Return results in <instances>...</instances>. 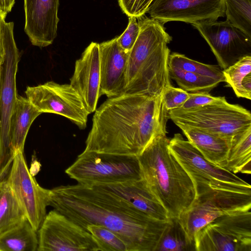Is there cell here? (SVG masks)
<instances>
[{
    "mask_svg": "<svg viewBox=\"0 0 251 251\" xmlns=\"http://www.w3.org/2000/svg\"><path fill=\"white\" fill-rule=\"evenodd\" d=\"M50 190L49 205L86 230L88 225H98L115 233L128 251H155L170 222V218L156 220L88 186L61 185Z\"/></svg>",
    "mask_w": 251,
    "mask_h": 251,
    "instance_id": "6da1fadb",
    "label": "cell"
},
{
    "mask_svg": "<svg viewBox=\"0 0 251 251\" xmlns=\"http://www.w3.org/2000/svg\"><path fill=\"white\" fill-rule=\"evenodd\" d=\"M169 119L162 95L124 94L108 98L95 111L84 152L140 154Z\"/></svg>",
    "mask_w": 251,
    "mask_h": 251,
    "instance_id": "7a4b0ae2",
    "label": "cell"
},
{
    "mask_svg": "<svg viewBox=\"0 0 251 251\" xmlns=\"http://www.w3.org/2000/svg\"><path fill=\"white\" fill-rule=\"evenodd\" d=\"M137 19L140 32L128 54L124 94L160 96L171 85L168 44L172 38L158 21Z\"/></svg>",
    "mask_w": 251,
    "mask_h": 251,
    "instance_id": "3957f363",
    "label": "cell"
},
{
    "mask_svg": "<svg viewBox=\"0 0 251 251\" xmlns=\"http://www.w3.org/2000/svg\"><path fill=\"white\" fill-rule=\"evenodd\" d=\"M166 133L156 135L137 156L143 178L165 208L169 218H178L196 197L194 184L169 149Z\"/></svg>",
    "mask_w": 251,
    "mask_h": 251,
    "instance_id": "277c9868",
    "label": "cell"
},
{
    "mask_svg": "<svg viewBox=\"0 0 251 251\" xmlns=\"http://www.w3.org/2000/svg\"><path fill=\"white\" fill-rule=\"evenodd\" d=\"M14 23H5L2 39L3 59L0 64V181L7 178L15 153L10 138V122L17 95L16 74L20 60L13 34Z\"/></svg>",
    "mask_w": 251,
    "mask_h": 251,
    "instance_id": "5b68a950",
    "label": "cell"
},
{
    "mask_svg": "<svg viewBox=\"0 0 251 251\" xmlns=\"http://www.w3.org/2000/svg\"><path fill=\"white\" fill-rule=\"evenodd\" d=\"M65 172L86 186L144 178L137 155L93 151H83Z\"/></svg>",
    "mask_w": 251,
    "mask_h": 251,
    "instance_id": "8992f818",
    "label": "cell"
},
{
    "mask_svg": "<svg viewBox=\"0 0 251 251\" xmlns=\"http://www.w3.org/2000/svg\"><path fill=\"white\" fill-rule=\"evenodd\" d=\"M169 149L192 179L196 195L210 187L251 192V186L235 174L213 164L179 133L170 140Z\"/></svg>",
    "mask_w": 251,
    "mask_h": 251,
    "instance_id": "52a82bcc",
    "label": "cell"
},
{
    "mask_svg": "<svg viewBox=\"0 0 251 251\" xmlns=\"http://www.w3.org/2000/svg\"><path fill=\"white\" fill-rule=\"evenodd\" d=\"M169 118L178 127L188 126L233 137L251 127L250 111L227 100L189 109L168 111Z\"/></svg>",
    "mask_w": 251,
    "mask_h": 251,
    "instance_id": "ba28073f",
    "label": "cell"
},
{
    "mask_svg": "<svg viewBox=\"0 0 251 251\" xmlns=\"http://www.w3.org/2000/svg\"><path fill=\"white\" fill-rule=\"evenodd\" d=\"M251 208V192L211 186L196 195L178 220L189 239L194 242L196 232L216 218L230 213L250 210Z\"/></svg>",
    "mask_w": 251,
    "mask_h": 251,
    "instance_id": "9c48e42d",
    "label": "cell"
},
{
    "mask_svg": "<svg viewBox=\"0 0 251 251\" xmlns=\"http://www.w3.org/2000/svg\"><path fill=\"white\" fill-rule=\"evenodd\" d=\"M195 251H251V212L219 217L195 235Z\"/></svg>",
    "mask_w": 251,
    "mask_h": 251,
    "instance_id": "30bf717a",
    "label": "cell"
},
{
    "mask_svg": "<svg viewBox=\"0 0 251 251\" xmlns=\"http://www.w3.org/2000/svg\"><path fill=\"white\" fill-rule=\"evenodd\" d=\"M27 100L41 113H50L67 118L80 129L86 128L90 114L82 99L70 84L53 81L36 86H27Z\"/></svg>",
    "mask_w": 251,
    "mask_h": 251,
    "instance_id": "8fae6325",
    "label": "cell"
},
{
    "mask_svg": "<svg viewBox=\"0 0 251 251\" xmlns=\"http://www.w3.org/2000/svg\"><path fill=\"white\" fill-rule=\"evenodd\" d=\"M37 234V251H100L89 232L55 209L46 215Z\"/></svg>",
    "mask_w": 251,
    "mask_h": 251,
    "instance_id": "7c38bea8",
    "label": "cell"
},
{
    "mask_svg": "<svg viewBox=\"0 0 251 251\" xmlns=\"http://www.w3.org/2000/svg\"><path fill=\"white\" fill-rule=\"evenodd\" d=\"M6 179L27 220L37 231L47 215L50 190L38 183L21 151L15 153Z\"/></svg>",
    "mask_w": 251,
    "mask_h": 251,
    "instance_id": "4fadbf2b",
    "label": "cell"
},
{
    "mask_svg": "<svg viewBox=\"0 0 251 251\" xmlns=\"http://www.w3.org/2000/svg\"><path fill=\"white\" fill-rule=\"evenodd\" d=\"M192 25L207 42L223 70L243 57L251 55V37L227 20L204 21Z\"/></svg>",
    "mask_w": 251,
    "mask_h": 251,
    "instance_id": "5bb4252c",
    "label": "cell"
},
{
    "mask_svg": "<svg viewBox=\"0 0 251 251\" xmlns=\"http://www.w3.org/2000/svg\"><path fill=\"white\" fill-rule=\"evenodd\" d=\"M162 24L181 21L191 24L217 21L225 15L224 0H153L147 12Z\"/></svg>",
    "mask_w": 251,
    "mask_h": 251,
    "instance_id": "9a60e30c",
    "label": "cell"
},
{
    "mask_svg": "<svg viewBox=\"0 0 251 251\" xmlns=\"http://www.w3.org/2000/svg\"><path fill=\"white\" fill-rule=\"evenodd\" d=\"M59 0H24V30L32 45H51L57 36Z\"/></svg>",
    "mask_w": 251,
    "mask_h": 251,
    "instance_id": "2e32d148",
    "label": "cell"
},
{
    "mask_svg": "<svg viewBox=\"0 0 251 251\" xmlns=\"http://www.w3.org/2000/svg\"><path fill=\"white\" fill-rule=\"evenodd\" d=\"M123 201L148 216L161 221L169 220L167 211L143 178L139 180L88 186Z\"/></svg>",
    "mask_w": 251,
    "mask_h": 251,
    "instance_id": "e0dca14e",
    "label": "cell"
},
{
    "mask_svg": "<svg viewBox=\"0 0 251 251\" xmlns=\"http://www.w3.org/2000/svg\"><path fill=\"white\" fill-rule=\"evenodd\" d=\"M99 44L91 42L76 60L70 84L81 97L89 113L94 112L100 94Z\"/></svg>",
    "mask_w": 251,
    "mask_h": 251,
    "instance_id": "ac0fdd59",
    "label": "cell"
},
{
    "mask_svg": "<svg viewBox=\"0 0 251 251\" xmlns=\"http://www.w3.org/2000/svg\"><path fill=\"white\" fill-rule=\"evenodd\" d=\"M99 51L100 96L110 98L124 94L129 53L119 46L117 37L99 44Z\"/></svg>",
    "mask_w": 251,
    "mask_h": 251,
    "instance_id": "d6986e66",
    "label": "cell"
},
{
    "mask_svg": "<svg viewBox=\"0 0 251 251\" xmlns=\"http://www.w3.org/2000/svg\"><path fill=\"white\" fill-rule=\"evenodd\" d=\"M188 140L203 157L221 166L226 158L232 137L188 126H178Z\"/></svg>",
    "mask_w": 251,
    "mask_h": 251,
    "instance_id": "ffe728a7",
    "label": "cell"
},
{
    "mask_svg": "<svg viewBox=\"0 0 251 251\" xmlns=\"http://www.w3.org/2000/svg\"><path fill=\"white\" fill-rule=\"evenodd\" d=\"M41 114L26 98L17 95L10 122L11 143L15 154L18 151L24 152L30 127Z\"/></svg>",
    "mask_w": 251,
    "mask_h": 251,
    "instance_id": "44dd1931",
    "label": "cell"
},
{
    "mask_svg": "<svg viewBox=\"0 0 251 251\" xmlns=\"http://www.w3.org/2000/svg\"><path fill=\"white\" fill-rule=\"evenodd\" d=\"M222 167L234 174L251 173V127L234 135Z\"/></svg>",
    "mask_w": 251,
    "mask_h": 251,
    "instance_id": "7402d4cb",
    "label": "cell"
},
{
    "mask_svg": "<svg viewBox=\"0 0 251 251\" xmlns=\"http://www.w3.org/2000/svg\"><path fill=\"white\" fill-rule=\"evenodd\" d=\"M38 246L37 231L27 219L0 234V251H35Z\"/></svg>",
    "mask_w": 251,
    "mask_h": 251,
    "instance_id": "603a6c76",
    "label": "cell"
},
{
    "mask_svg": "<svg viewBox=\"0 0 251 251\" xmlns=\"http://www.w3.org/2000/svg\"><path fill=\"white\" fill-rule=\"evenodd\" d=\"M26 218L7 179L0 181V234Z\"/></svg>",
    "mask_w": 251,
    "mask_h": 251,
    "instance_id": "cb8c5ba5",
    "label": "cell"
},
{
    "mask_svg": "<svg viewBox=\"0 0 251 251\" xmlns=\"http://www.w3.org/2000/svg\"><path fill=\"white\" fill-rule=\"evenodd\" d=\"M226 82L238 98L251 100V55H247L223 70Z\"/></svg>",
    "mask_w": 251,
    "mask_h": 251,
    "instance_id": "d4e9b609",
    "label": "cell"
},
{
    "mask_svg": "<svg viewBox=\"0 0 251 251\" xmlns=\"http://www.w3.org/2000/svg\"><path fill=\"white\" fill-rule=\"evenodd\" d=\"M195 251L194 242L189 239L178 218H170L155 251Z\"/></svg>",
    "mask_w": 251,
    "mask_h": 251,
    "instance_id": "484cf974",
    "label": "cell"
},
{
    "mask_svg": "<svg viewBox=\"0 0 251 251\" xmlns=\"http://www.w3.org/2000/svg\"><path fill=\"white\" fill-rule=\"evenodd\" d=\"M169 75L180 88L189 93L209 92L220 83L214 79L169 66Z\"/></svg>",
    "mask_w": 251,
    "mask_h": 251,
    "instance_id": "4316f807",
    "label": "cell"
},
{
    "mask_svg": "<svg viewBox=\"0 0 251 251\" xmlns=\"http://www.w3.org/2000/svg\"><path fill=\"white\" fill-rule=\"evenodd\" d=\"M169 66L206 76L220 83L226 81L223 70L219 66L199 62L180 53L174 52L170 54Z\"/></svg>",
    "mask_w": 251,
    "mask_h": 251,
    "instance_id": "83f0119b",
    "label": "cell"
},
{
    "mask_svg": "<svg viewBox=\"0 0 251 251\" xmlns=\"http://www.w3.org/2000/svg\"><path fill=\"white\" fill-rule=\"evenodd\" d=\"M224 0L227 20L251 37V0Z\"/></svg>",
    "mask_w": 251,
    "mask_h": 251,
    "instance_id": "f1b7e54d",
    "label": "cell"
},
{
    "mask_svg": "<svg viewBox=\"0 0 251 251\" xmlns=\"http://www.w3.org/2000/svg\"><path fill=\"white\" fill-rule=\"evenodd\" d=\"M96 242L100 251H128L126 243L115 233L98 225L87 227Z\"/></svg>",
    "mask_w": 251,
    "mask_h": 251,
    "instance_id": "f546056e",
    "label": "cell"
},
{
    "mask_svg": "<svg viewBox=\"0 0 251 251\" xmlns=\"http://www.w3.org/2000/svg\"><path fill=\"white\" fill-rule=\"evenodd\" d=\"M189 94L180 88L170 85L162 94L166 109L169 111L179 108L189 98Z\"/></svg>",
    "mask_w": 251,
    "mask_h": 251,
    "instance_id": "4dcf8cb0",
    "label": "cell"
},
{
    "mask_svg": "<svg viewBox=\"0 0 251 251\" xmlns=\"http://www.w3.org/2000/svg\"><path fill=\"white\" fill-rule=\"evenodd\" d=\"M137 19L135 17H129L126 29L120 36L117 37L118 45L127 53H129L139 34L140 26Z\"/></svg>",
    "mask_w": 251,
    "mask_h": 251,
    "instance_id": "1f68e13d",
    "label": "cell"
},
{
    "mask_svg": "<svg viewBox=\"0 0 251 251\" xmlns=\"http://www.w3.org/2000/svg\"><path fill=\"white\" fill-rule=\"evenodd\" d=\"M225 97H214L208 92L190 93L189 97L179 109H189L226 101ZM178 109V108H177Z\"/></svg>",
    "mask_w": 251,
    "mask_h": 251,
    "instance_id": "d6a6232c",
    "label": "cell"
},
{
    "mask_svg": "<svg viewBox=\"0 0 251 251\" xmlns=\"http://www.w3.org/2000/svg\"><path fill=\"white\" fill-rule=\"evenodd\" d=\"M121 9L128 17L144 16L153 0H118Z\"/></svg>",
    "mask_w": 251,
    "mask_h": 251,
    "instance_id": "836d02e7",
    "label": "cell"
},
{
    "mask_svg": "<svg viewBox=\"0 0 251 251\" xmlns=\"http://www.w3.org/2000/svg\"><path fill=\"white\" fill-rule=\"evenodd\" d=\"M7 14L0 10V64L2 62L3 59L2 39L4 25L6 23L5 19Z\"/></svg>",
    "mask_w": 251,
    "mask_h": 251,
    "instance_id": "e575fe53",
    "label": "cell"
},
{
    "mask_svg": "<svg viewBox=\"0 0 251 251\" xmlns=\"http://www.w3.org/2000/svg\"><path fill=\"white\" fill-rule=\"evenodd\" d=\"M15 2V0H0V10L8 13H9Z\"/></svg>",
    "mask_w": 251,
    "mask_h": 251,
    "instance_id": "d590c367",
    "label": "cell"
},
{
    "mask_svg": "<svg viewBox=\"0 0 251 251\" xmlns=\"http://www.w3.org/2000/svg\"><path fill=\"white\" fill-rule=\"evenodd\" d=\"M0 108H1V80L0 76Z\"/></svg>",
    "mask_w": 251,
    "mask_h": 251,
    "instance_id": "8d00e7d4",
    "label": "cell"
}]
</instances>
